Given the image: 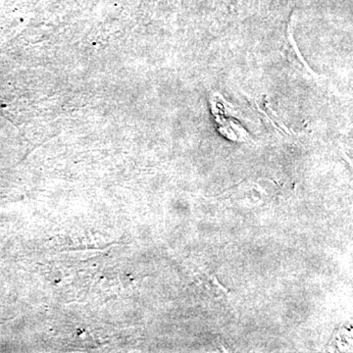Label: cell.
I'll list each match as a JSON object with an SVG mask.
<instances>
[{
	"mask_svg": "<svg viewBox=\"0 0 353 353\" xmlns=\"http://www.w3.org/2000/svg\"><path fill=\"white\" fill-rule=\"evenodd\" d=\"M225 101H226L219 94H215L210 99L213 115L215 116V119L219 125L218 129L231 141H246L248 138V132L241 126V124H239L232 113L227 115Z\"/></svg>",
	"mask_w": 353,
	"mask_h": 353,
	"instance_id": "obj_1",
	"label": "cell"
},
{
	"mask_svg": "<svg viewBox=\"0 0 353 353\" xmlns=\"http://www.w3.org/2000/svg\"><path fill=\"white\" fill-rule=\"evenodd\" d=\"M199 285L204 292H208L210 296H222L225 292L222 285L219 284L217 278L208 274H199Z\"/></svg>",
	"mask_w": 353,
	"mask_h": 353,
	"instance_id": "obj_2",
	"label": "cell"
}]
</instances>
